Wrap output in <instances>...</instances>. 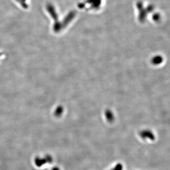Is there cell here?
Segmentation results:
<instances>
[{
    "mask_svg": "<svg viewBox=\"0 0 170 170\" xmlns=\"http://www.w3.org/2000/svg\"><path fill=\"white\" fill-rule=\"evenodd\" d=\"M140 137L143 140L148 139V140L153 141L156 139L154 134L153 133L152 131L148 130H142L140 132Z\"/></svg>",
    "mask_w": 170,
    "mask_h": 170,
    "instance_id": "1",
    "label": "cell"
},
{
    "mask_svg": "<svg viewBox=\"0 0 170 170\" xmlns=\"http://www.w3.org/2000/svg\"><path fill=\"white\" fill-rule=\"evenodd\" d=\"M34 162H35V165L38 167H41L42 166L45 164H48L47 160L46 159L45 156L43 157H35Z\"/></svg>",
    "mask_w": 170,
    "mask_h": 170,
    "instance_id": "2",
    "label": "cell"
},
{
    "mask_svg": "<svg viewBox=\"0 0 170 170\" xmlns=\"http://www.w3.org/2000/svg\"><path fill=\"white\" fill-rule=\"evenodd\" d=\"M105 115H106V118L108 120V122H113L114 120V114H113V112L111 110H106Z\"/></svg>",
    "mask_w": 170,
    "mask_h": 170,
    "instance_id": "3",
    "label": "cell"
},
{
    "mask_svg": "<svg viewBox=\"0 0 170 170\" xmlns=\"http://www.w3.org/2000/svg\"><path fill=\"white\" fill-rule=\"evenodd\" d=\"M163 59L162 56H154L152 59V62L154 65L160 64V63L163 62Z\"/></svg>",
    "mask_w": 170,
    "mask_h": 170,
    "instance_id": "4",
    "label": "cell"
},
{
    "mask_svg": "<svg viewBox=\"0 0 170 170\" xmlns=\"http://www.w3.org/2000/svg\"><path fill=\"white\" fill-rule=\"evenodd\" d=\"M123 166L121 163H118L117 164L115 165V166L113 168L110 169V170H123Z\"/></svg>",
    "mask_w": 170,
    "mask_h": 170,
    "instance_id": "5",
    "label": "cell"
},
{
    "mask_svg": "<svg viewBox=\"0 0 170 170\" xmlns=\"http://www.w3.org/2000/svg\"><path fill=\"white\" fill-rule=\"evenodd\" d=\"M52 170H61L59 169V168L58 167H55L53 168Z\"/></svg>",
    "mask_w": 170,
    "mask_h": 170,
    "instance_id": "6",
    "label": "cell"
}]
</instances>
